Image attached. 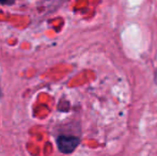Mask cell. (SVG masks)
I'll list each match as a JSON object with an SVG mask.
<instances>
[{
  "label": "cell",
  "mask_w": 157,
  "mask_h": 156,
  "mask_svg": "<svg viewBox=\"0 0 157 156\" xmlns=\"http://www.w3.org/2000/svg\"><path fill=\"white\" fill-rule=\"evenodd\" d=\"M79 138L75 137V136H59L57 139V146L61 153L63 154H70V153L74 152L75 149L78 146Z\"/></svg>",
  "instance_id": "cell-1"
},
{
  "label": "cell",
  "mask_w": 157,
  "mask_h": 156,
  "mask_svg": "<svg viewBox=\"0 0 157 156\" xmlns=\"http://www.w3.org/2000/svg\"><path fill=\"white\" fill-rule=\"evenodd\" d=\"M6 0H0V2H2V3H3V2H6Z\"/></svg>",
  "instance_id": "cell-2"
},
{
  "label": "cell",
  "mask_w": 157,
  "mask_h": 156,
  "mask_svg": "<svg viewBox=\"0 0 157 156\" xmlns=\"http://www.w3.org/2000/svg\"><path fill=\"white\" fill-rule=\"evenodd\" d=\"M0 95H1V90H0Z\"/></svg>",
  "instance_id": "cell-3"
}]
</instances>
